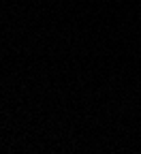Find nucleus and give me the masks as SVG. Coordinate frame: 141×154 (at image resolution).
I'll list each match as a JSON object with an SVG mask.
<instances>
[]
</instances>
